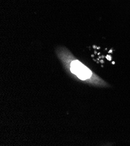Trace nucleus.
<instances>
[{"mask_svg":"<svg viewBox=\"0 0 130 146\" xmlns=\"http://www.w3.org/2000/svg\"><path fill=\"white\" fill-rule=\"evenodd\" d=\"M70 69L72 73L82 80L87 79L92 75L91 71L77 60L71 62Z\"/></svg>","mask_w":130,"mask_h":146,"instance_id":"1","label":"nucleus"}]
</instances>
